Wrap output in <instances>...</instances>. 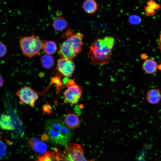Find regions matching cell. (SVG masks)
<instances>
[{
	"instance_id": "cell-1",
	"label": "cell",
	"mask_w": 161,
	"mask_h": 161,
	"mask_svg": "<svg viewBox=\"0 0 161 161\" xmlns=\"http://www.w3.org/2000/svg\"><path fill=\"white\" fill-rule=\"evenodd\" d=\"M115 41L112 36L98 37L92 43L87 56L94 66L107 64L109 62Z\"/></svg>"
},
{
	"instance_id": "cell-12",
	"label": "cell",
	"mask_w": 161,
	"mask_h": 161,
	"mask_svg": "<svg viewBox=\"0 0 161 161\" xmlns=\"http://www.w3.org/2000/svg\"><path fill=\"white\" fill-rule=\"evenodd\" d=\"M142 68L146 73L148 74H153L156 72L158 65L154 60L151 59L147 58L143 63Z\"/></svg>"
},
{
	"instance_id": "cell-18",
	"label": "cell",
	"mask_w": 161,
	"mask_h": 161,
	"mask_svg": "<svg viewBox=\"0 0 161 161\" xmlns=\"http://www.w3.org/2000/svg\"><path fill=\"white\" fill-rule=\"evenodd\" d=\"M148 6L154 10H158L161 7V6L152 0L149 1L147 3Z\"/></svg>"
},
{
	"instance_id": "cell-8",
	"label": "cell",
	"mask_w": 161,
	"mask_h": 161,
	"mask_svg": "<svg viewBox=\"0 0 161 161\" xmlns=\"http://www.w3.org/2000/svg\"><path fill=\"white\" fill-rule=\"evenodd\" d=\"M57 69L64 77H71L75 69L74 63L71 60L61 58L57 61Z\"/></svg>"
},
{
	"instance_id": "cell-4",
	"label": "cell",
	"mask_w": 161,
	"mask_h": 161,
	"mask_svg": "<svg viewBox=\"0 0 161 161\" xmlns=\"http://www.w3.org/2000/svg\"><path fill=\"white\" fill-rule=\"evenodd\" d=\"M19 42L23 54L32 57L40 54L44 41L38 36L32 35L22 37Z\"/></svg>"
},
{
	"instance_id": "cell-9",
	"label": "cell",
	"mask_w": 161,
	"mask_h": 161,
	"mask_svg": "<svg viewBox=\"0 0 161 161\" xmlns=\"http://www.w3.org/2000/svg\"><path fill=\"white\" fill-rule=\"evenodd\" d=\"M64 122L70 129L77 128L80 124V121L79 116L74 113H68L64 118Z\"/></svg>"
},
{
	"instance_id": "cell-19",
	"label": "cell",
	"mask_w": 161,
	"mask_h": 161,
	"mask_svg": "<svg viewBox=\"0 0 161 161\" xmlns=\"http://www.w3.org/2000/svg\"><path fill=\"white\" fill-rule=\"evenodd\" d=\"M140 18L135 15H132L129 18V22L133 24H136L139 23L140 21Z\"/></svg>"
},
{
	"instance_id": "cell-23",
	"label": "cell",
	"mask_w": 161,
	"mask_h": 161,
	"mask_svg": "<svg viewBox=\"0 0 161 161\" xmlns=\"http://www.w3.org/2000/svg\"><path fill=\"white\" fill-rule=\"evenodd\" d=\"M159 43V48L161 50V33L160 36Z\"/></svg>"
},
{
	"instance_id": "cell-13",
	"label": "cell",
	"mask_w": 161,
	"mask_h": 161,
	"mask_svg": "<svg viewBox=\"0 0 161 161\" xmlns=\"http://www.w3.org/2000/svg\"><path fill=\"white\" fill-rule=\"evenodd\" d=\"M0 127L6 130H12L14 127L11 117L8 115L3 114L0 116Z\"/></svg>"
},
{
	"instance_id": "cell-5",
	"label": "cell",
	"mask_w": 161,
	"mask_h": 161,
	"mask_svg": "<svg viewBox=\"0 0 161 161\" xmlns=\"http://www.w3.org/2000/svg\"><path fill=\"white\" fill-rule=\"evenodd\" d=\"M84 153V150L80 145L69 143L66 146L61 159L63 161H95L96 158L86 159Z\"/></svg>"
},
{
	"instance_id": "cell-16",
	"label": "cell",
	"mask_w": 161,
	"mask_h": 161,
	"mask_svg": "<svg viewBox=\"0 0 161 161\" xmlns=\"http://www.w3.org/2000/svg\"><path fill=\"white\" fill-rule=\"evenodd\" d=\"M42 49L46 54L51 55L55 53L57 49L56 43L52 41H44Z\"/></svg>"
},
{
	"instance_id": "cell-24",
	"label": "cell",
	"mask_w": 161,
	"mask_h": 161,
	"mask_svg": "<svg viewBox=\"0 0 161 161\" xmlns=\"http://www.w3.org/2000/svg\"><path fill=\"white\" fill-rule=\"evenodd\" d=\"M1 136L0 135V139H1Z\"/></svg>"
},
{
	"instance_id": "cell-6",
	"label": "cell",
	"mask_w": 161,
	"mask_h": 161,
	"mask_svg": "<svg viewBox=\"0 0 161 161\" xmlns=\"http://www.w3.org/2000/svg\"><path fill=\"white\" fill-rule=\"evenodd\" d=\"M65 86L66 89L62 92L65 102L73 104L77 103L82 96L81 87L72 79L69 80Z\"/></svg>"
},
{
	"instance_id": "cell-21",
	"label": "cell",
	"mask_w": 161,
	"mask_h": 161,
	"mask_svg": "<svg viewBox=\"0 0 161 161\" xmlns=\"http://www.w3.org/2000/svg\"><path fill=\"white\" fill-rule=\"evenodd\" d=\"M145 13L148 16H153L155 13V10L151 9L148 6L145 7Z\"/></svg>"
},
{
	"instance_id": "cell-10",
	"label": "cell",
	"mask_w": 161,
	"mask_h": 161,
	"mask_svg": "<svg viewBox=\"0 0 161 161\" xmlns=\"http://www.w3.org/2000/svg\"><path fill=\"white\" fill-rule=\"evenodd\" d=\"M28 142L32 149L37 153L43 154L47 151L46 145L42 141L35 138L30 139Z\"/></svg>"
},
{
	"instance_id": "cell-7",
	"label": "cell",
	"mask_w": 161,
	"mask_h": 161,
	"mask_svg": "<svg viewBox=\"0 0 161 161\" xmlns=\"http://www.w3.org/2000/svg\"><path fill=\"white\" fill-rule=\"evenodd\" d=\"M16 95L18 97L20 103L35 107V103L39 97L38 92L30 87L24 86L17 91Z\"/></svg>"
},
{
	"instance_id": "cell-22",
	"label": "cell",
	"mask_w": 161,
	"mask_h": 161,
	"mask_svg": "<svg viewBox=\"0 0 161 161\" xmlns=\"http://www.w3.org/2000/svg\"><path fill=\"white\" fill-rule=\"evenodd\" d=\"M3 82V79L1 76L0 75V87L2 86Z\"/></svg>"
},
{
	"instance_id": "cell-15",
	"label": "cell",
	"mask_w": 161,
	"mask_h": 161,
	"mask_svg": "<svg viewBox=\"0 0 161 161\" xmlns=\"http://www.w3.org/2000/svg\"><path fill=\"white\" fill-rule=\"evenodd\" d=\"M40 62L43 67L45 69H49L53 66L54 60L51 55L46 54L41 56Z\"/></svg>"
},
{
	"instance_id": "cell-2",
	"label": "cell",
	"mask_w": 161,
	"mask_h": 161,
	"mask_svg": "<svg viewBox=\"0 0 161 161\" xmlns=\"http://www.w3.org/2000/svg\"><path fill=\"white\" fill-rule=\"evenodd\" d=\"M83 37V34L68 28L62 35L66 39L61 43L58 51L61 58L72 60L81 51Z\"/></svg>"
},
{
	"instance_id": "cell-17",
	"label": "cell",
	"mask_w": 161,
	"mask_h": 161,
	"mask_svg": "<svg viewBox=\"0 0 161 161\" xmlns=\"http://www.w3.org/2000/svg\"><path fill=\"white\" fill-rule=\"evenodd\" d=\"M52 25L55 30L58 31H61L66 27L67 23L62 17L57 16L54 19Z\"/></svg>"
},
{
	"instance_id": "cell-26",
	"label": "cell",
	"mask_w": 161,
	"mask_h": 161,
	"mask_svg": "<svg viewBox=\"0 0 161 161\" xmlns=\"http://www.w3.org/2000/svg\"></svg>"
},
{
	"instance_id": "cell-3",
	"label": "cell",
	"mask_w": 161,
	"mask_h": 161,
	"mask_svg": "<svg viewBox=\"0 0 161 161\" xmlns=\"http://www.w3.org/2000/svg\"><path fill=\"white\" fill-rule=\"evenodd\" d=\"M45 131L47 139L57 145H66L70 140L72 132L64 122L59 119H52L45 123Z\"/></svg>"
},
{
	"instance_id": "cell-25",
	"label": "cell",
	"mask_w": 161,
	"mask_h": 161,
	"mask_svg": "<svg viewBox=\"0 0 161 161\" xmlns=\"http://www.w3.org/2000/svg\"></svg>"
},
{
	"instance_id": "cell-20",
	"label": "cell",
	"mask_w": 161,
	"mask_h": 161,
	"mask_svg": "<svg viewBox=\"0 0 161 161\" xmlns=\"http://www.w3.org/2000/svg\"><path fill=\"white\" fill-rule=\"evenodd\" d=\"M7 48L5 45L0 42V58L4 56L6 54Z\"/></svg>"
},
{
	"instance_id": "cell-14",
	"label": "cell",
	"mask_w": 161,
	"mask_h": 161,
	"mask_svg": "<svg viewBox=\"0 0 161 161\" xmlns=\"http://www.w3.org/2000/svg\"><path fill=\"white\" fill-rule=\"evenodd\" d=\"M96 2L94 0H86L83 3V8L85 12L88 14H92L97 9Z\"/></svg>"
},
{
	"instance_id": "cell-11",
	"label": "cell",
	"mask_w": 161,
	"mask_h": 161,
	"mask_svg": "<svg viewBox=\"0 0 161 161\" xmlns=\"http://www.w3.org/2000/svg\"><path fill=\"white\" fill-rule=\"evenodd\" d=\"M146 98L147 101L152 104L158 103L161 99V93L160 90L158 89H151L148 91Z\"/></svg>"
}]
</instances>
